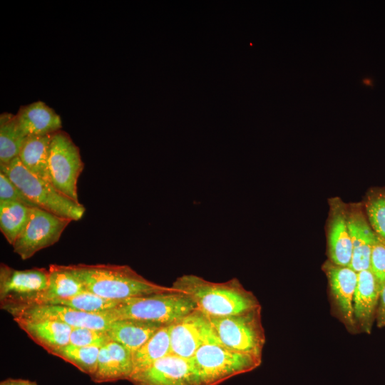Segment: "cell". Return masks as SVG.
Returning <instances> with one entry per match:
<instances>
[{"label":"cell","instance_id":"1","mask_svg":"<svg viewBox=\"0 0 385 385\" xmlns=\"http://www.w3.org/2000/svg\"><path fill=\"white\" fill-rule=\"evenodd\" d=\"M172 287L188 296L196 309L209 317L236 315L261 307L255 296L235 278L212 282L185 274L176 279Z\"/></svg>","mask_w":385,"mask_h":385},{"label":"cell","instance_id":"2","mask_svg":"<svg viewBox=\"0 0 385 385\" xmlns=\"http://www.w3.org/2000/svg\"><path fill=\"white\" fill-rule=\"evenodd\" d=\"M66 267L86 292L108 299L120 300L174 291L172 287L149 281L128 265L78 264Z\"/></svg>","mask_w":385,"mask_h":385},{"label":"cell","instance_id":"3","mask_svg":"<svg viewBox=\"0 0 385 385\" xmlns=\"http://www.w3.org/2000/svg\"><path fill=\"white\" fill-rule=\"evenodd\" d=\"M195 385H219L235 376L257 368L262 357L230 349L222 344L200 347L189 359Z\"/></svg>","mask_w":385,"mask_h":385},{"label":"cell","instance_id":"4","mask_svg":"<svg viewBox=\"0 0 385 385\" xmlns=\"http://www.w3.org/2000/svg\"><path fill=\"white\" fill-rule=\"evenodd\" d=\"M195 309V304L188 296L174 289L121 299L118 305L104 312L113 321L132 319L168 325Z\"/></svg>","mask_w":385,"mask_h":385},{"label":"cell","instance_id":"5","mask_svg":"<svg viewBox=\"0 0 385 385\" xmlns=\"http://www.w3.org/2000/svg\"><path fill=\"white\" fill-rule=\"evenodd\" d=\"M0 172L38 207L72 221L83 217L86 208L82 204L71 200L51 184L34 175L23 165L19 158L7 165H0Z\"/></svg>","mask_w":385,"mask_h":385},{"label":"cell","instance_id":"6","mask_svg":"<svg viewBox=\"0 0 385 385\" xmlns=\"http://www.w3.org/2000/svg\"><path fill=\"white\" fill-rule=\"evenodd\" d=\"M208 318L223 346L262 357L265 335L261 307L236 315Z\"/></svg>","mask_w":385,"mask_h":385},{"label":"cell","instance_id":"7","mask_svg":"<svg viewBox=\"0 0 385 385\" xmlns=\"http://www.w3.org/2000/svg\"><path fill=\"white\" fill-rule=\"evenodd\" d=\"M80 150L70 136L59 130L51 135L48 168L51 184L61 193L80 202L78 180L83 170Z\"/></svg>","mask_w":385,"mask_h":385},{"label":"cell","instance_id":"8","mask_svg":"<svg viewBox=\"0 0 385 385\" xmlns=\"http://www.w3.org/2000/svg\"><path fill=\"white\" fill-rule=\"evenodd\" d=\"M48 282V270L46 268L19 270L1 263V308L6 311L33 304L47 288Z\"/></svg>","mask_w":385,"mask_h":385},{"label":"cell","instance_id":"9","mask_svg":"<svg viewBox=\"0 0 385 385\" xmlns=\"http://www.w3.org/2000/svg\"><path fill=\"white\" fill-rule=\"evenodd\" d=\"M72 220L39 207L31 208L29 219L12 245L14 252L23 260L56 244Z\"/></svg>","mask_w":385,"mask_h":385},{"label":"cell","instance_id":"10","mask_svg":"<svg viewBox=\"0 0 385 385\" xmlns=\"http://www.w3.org/2000/svg\"><path fill=\"white\" fill-rule=\"evenodd\" d=\"M170 354L186 359L205 344H222L208 317L197 309L170 324Z\"/></svg>","mask_w":385,"mask_h":385},{"label":"cell","instance_id":"11","mask_svg":"<svg viewBox=\"0 0 385 385\" xmlns=\"http://www.w3.org/2000/svg\"><path fill=\"white\" fill-rule=\"evenodd\" d=\"M14 319H51L72 327L108 330L113 322L106 312H87L57 304H34L6 310Z\"/></svg>","mask_w":385,"mask_h":385},{"label":"cell","instance_id":"12","mask_svg":"<svg viewBox=\"0 0 385 385\" xmlns=\"http://www.w3.org/2000/svg\"><path fill=\"white\" fill-rule=\"evenodd\" d=\"M133 385H195L189 359L170 354L133 374Z\"/></svg>","mask_w":385,"mask_h":385},{"label":"cell","instance_id":"13","mask_svg":"<svg viewBox=\"0 0 385 385\" xmlns=\"http://www.w3.org/2000/svg\"><path fill=\"white\" fill-rule=\"evenodd\" d=\"M324 267L337 312L348 327L354 328L356 324L353 302L358 272L349 267L338 266L331 262H327Z\"/></svg>","mask_w":385,"mask_h":385},{"label":"cell","instance_id":"14","mask_svg":"<svg viewBox=\"0 0 385 385\" xmlns=\"http://www.w3.org/2000/svg\"><path fill=\"white\" fill-rule=\"evenodd\" d=\"M347 222L352 245L349 267L356 272L369 270L373 245L376 236L366 217L361 204L346 207Z\"/></svg>","mask_w":385,"mask_h":385},{"label":"cell","instance_id":"15","mask_svg":"<svg viewBox=\"0 0 385 385\" xmlns=\"http://www.w3.org/2000/svg\"><path fill=\"white\" fill-rule=\"evenodd\" d=\"M328 224V250L330 262L349 267L352 245L347 222L346 207L338 199L331 202Z\"/></svg>","mask_w":385,"mask_h":385},{"label":"cell","instance_id":"16","mask_svg":"<svg viewBox=\"0 0 385 385\" xmlns=\"http://www.w3.org/2000/svg\"><path fill=\"white\" fill-rule=\"evenodd\" d=\"M133 369V354L120 344L110 341L100 349L97 369L91 379L95 383L129 380Z\"/></svg>","mask_w":385,"mask_h":385},{"label":"cell","instance_id":"17","mask_svg":"<svg viewBox=\"0 0 385 385\" xmlns=\"http://www.w3.org/2000/svg\"><path fill=\"white\" fill-rule=\"evenodd\" d=\"M381 287L370 270L358 272L354 296V316L356 324L369 334L379 304Z\"/></svg>","mask_w":385,"mask_h":385},{"label":"cell","instance_id":"18","mask_svg":"<svg viewBox=\"0 0 385 385\" xmlns=\"http://www.w3.org/2000/svg\"><path fill=\"white\" fill-rule=\"evenodd\" d=\"M15 115L19 128L26 137L52 135L61 130L62 127L60 116L41 101L22 106Z\"/></svg>","mask_w":385,"mask_h":385},{"label":"cell","instance_id":"19","mask_svg":"<svg viewBox=\"0 0 385 385\" xmlns=\"http://www.w3.org/2000/svg\"><path fill=\"white\" fill-rule=\"evenodd\" d=\"M14 320L35 343L48 354L69 344L72 327L67 324L51 319Z\"/></svg>","mask_w":385,"mask_h":385},{"label":"cell","instance_id":"20","mask_svg":"<svg viewBox=\"0 0 385 385\" xmlns=\"http://www.w3.org/2000/svg\"><path fill=\"white\" fill-rule=\"evenodd\" d=\"M163 326L138 319H117L111 323L107 332L111 341L120 344L133 354Z\"/></svg>","mask_w":385,"mask_h":385},{"label":"cell","instance_id":"21","mask_svg":"<svg viewBox=\"0 0 385 385\" xmlns=\"http://www.w3.org/2000/svg\"><path fill=\"white\" fill-rule=\"evenodd\" d=\"M84 292L86 289L81 281L66 265H51L48 267L47 288L31 305L43 304L53 299L74 297Z\"/></svg>","mask_w":385,"mask_h":385},{"label":"cell","instance_id":"22","mask_svg":"<svg viewBox=\"0 0 385 385\" xmlns=\"http://www.w3.org/2000/svg\"><path fill=\"white\" fill-rule=\"evenodd\" d=\"M51 135L26 137L18 156L31 173L49 184H51L48 168Z\"/></svg>","mask_w":385,"mask_h":385},{"label":"cell","instance_id":"23","mask_svg":"<svg viewBox=\"0 0 385 385\" xmlns=\"http://www.w3.org/2000/svg\"><path fill=\"white\" fill-rule=\"evenodd\" d=\"M170 324L163 326L133 354L132 375L147 369L158 360L170 354Z\"/></svg>","mask_w":385,"mask_h":385},{"label":"cell","instance_id":"24","mask_svg":"<svg viewBox=\"0 0 385 385\" xmlns=\"http://www.w3.org/2000/svg\"><path fill=\"white\" fill-rule=\"evenodd\" d=\"M26 138L16 115L2 113L0 116V165H7L18 158Z\"/></svg>","mask_w":385,"mask_h":385},{"label":"cell","instance_id":"25","mask_svg":"<svg viewBox=\"0 0 385 385\" xmlns=\"http://www.w3.org/2000/svg\"><path fill=\"white\" fill-rule=\"evenodd\" d=\"M31 211V207L18 202H0V230L10 245L14 243L25 227Z\"/></svg>","mask_w":385,"mask_h":385},{"label":"cell","instance_id":"26","mask_svg":"<svg viewBox=\"0 0 385 385\" xmlns=\"http://www.w3.org/2000/svg\"><path fill=\"white\" fill-rule=\"evenodd\" d=\"M100 349L96 346H78L68 344L49 354L71 363L91 376L96 371Z\"/></svg>","mask_w":385,"mask_h":385},{"label":"cell","instance_id":"27","mask_svg":"<svg viewBox=\"0 0 385 385\" xmlns=\"http://www.w3.org/2000/svg\"><path fill=\"white\" fill-rule=\"evenodd\" d=\"M364 210L376 236L385 242V188H373L367 192Z\"/></svg>","mask_w":385,"mask_h":385},{"label":"cell","instance_id":"28","mask_svg":"<svg viewBox=\"0 0 385 385\" xmlns=\"http://www.w3.org/2000/svg\"><path fill=\"white\" fill-rule=\"evenodd\" d=\"M120 300L103 298L86 291L74 297L53 299L43 304L62 305L87 312H102L113 309Z\"/></svg>","mask_w":385,"mask_h":385},{"label":"cell","instance_id":"29","mask_svg":"<svg viewBox=\"0 0 385 385\" xmlns=\"http://www.w3.org/2000/svg\"><path fill=\"white\" fill-rule=\"evenodd\" d=\"M111 341L107 330L84 327H72L69 344L78 346H96L101 348Z\"/></svg>","mask_w":385,"mask_h":385},{"label":"cell","instance_id":"30","mask_svg":"<svg viewBox=\"0 0 385 385\" xmlns=\"http://www.w3.org/2000/svg\"><path fill=\"white\" fill-rule=\"evenodd\" d=\"M15 202L29 207H38L3 173L0 172V202Z\"/></svg>","mask_w":385,"mask_h":385},{"label":"cell","instance_id":"31","mask_svg":"<svg viewBox=\"0 0 385 385\" xmlns=\"http://www.w3.org/2000/svg\"><path fill=\"white\" fill-rule=\"evenodd\" d=\"M369 270L381 287L385 282V242L377 237L371 250Z\"/></svg>","mask_w":385,"mask_h":385},{"label":"cell","instance_id":"32","mask_svg":"<svg viewBox=\"0 0 385 385\" xmlns=\"http://www.w3.org/2000/svg\"><path fill=\"white\" fill-rule=\"evenodd\" d=\"M376 319L379 327H385V282L383 283L380 290Z\"/></svg>","mask_w":385,"mask_h":385},{"label":"cell","instance_id":"33","mask_svg":"<svg viewBox=\"0 0 385 385\" xmlns=\"http://www.w3.org/2000/svg\"><path fill=\"white\" fill-rule=\"evenodd\" d=\"M0 385H38L36 382L21 379H7L2 381Z\"/></svg>","mask_w":385,"mask_h":385}]
</instances>
